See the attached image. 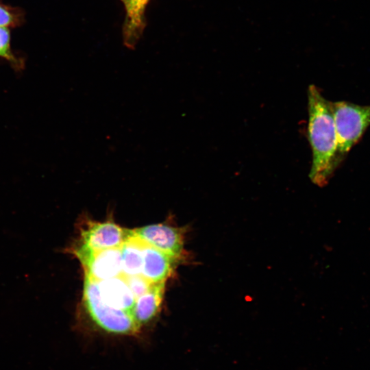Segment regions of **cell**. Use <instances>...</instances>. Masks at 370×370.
<instances>
[{
	"mask_svg": "<svg viewBox=\"0 0 370 370\" xmlns=\"http://www.w3.org/2000/svg\"><path fill=\"white\" fill-rule=\"evenodd\" d=\"M125 278L136 299L147 293L150 289L152 284H153L149 282L142 275L125 276Z\"/></svg>",
	"mask_w": 370,
	"mask_h": 370,
	"instance_id": "5bb4252c",
	"label": "cell"
},
{
	"mask_svg": "<svg viewBox=\"0 0 370 370\" xmlns=\"http://www.w3.org/2000/svg\"><path fill=\"white\" fill-rule=\"evenodd\" d=\"M130 234V230L124 229L112 221H90L80 230L79 239L66 251L68 253L88 252L121 247Z\"/></svg>",
	"mask_w": 370,
	"mask_h": 370,
	"instance_id": "277c9868",
	"label": "cell"
},
{
	"mask_svg": "<svg viewBox=\"0 0 370 370\" xmlns=\"http://www.w3.org/2000/svg\"><path fill=\"white\" fill-rule=\"evenodd\" d=\"M150 0H124L125 17L123 25L124 45L134 49L146 25L145 12Z\"/></svg>",
	"mask_w": 370,
	"mask_h": 370,
	"instance_id": "9c48e42d",
	"label": "cell"
},
{
	"mask_svg": "<svg viewBox=\"0 0 370 370\" xmlns=\"http://www.w3.org/2000/svg\"><path fill=\"white\" fill-rule=\"evenodd\" d=\"M308 136L312 151L309 177L312 183L322 187L328 183L340 164L331 101L313 84L308 88Z\"/></svg>",
	"mask_w": 370,
	"mask_h": 370,
	"instance_id": "6da1fadb",
	"label": "cell"
},
{
	"mask_svg": "<svg viewBox=\"0 0 370 370\" xmlns=\"http://www.w3.org/2000/svg\"><path fill=\"white\" fill-rule=\"evenodd\" d=\"M164 286V282L152 284L147 293L136 299L132 315L140 330L158 313L163 299Z\"/></svg>",
	"mask_w": 370,
	"mask_h": 370,
	"instance_id": "30bf717a",
	"label": "cell"
},
{
	"mask_svg": "<svg viewBox=\"0 0 370 370\" xmlns=\"http://www.w3.org/2000/svg\"><path fill=\"white\" fill-rule=\"evenodd\" d=\"M337 138V158L341 164L370 125V105L346 101L331 102Z\"/></svg>",
	"mask_w": 370,
	"mask_h": 370,
	"instance_id": "3957f363",
	"label": "cell"
},
{
	"mask_svg": "<svg viewBox=\"0 0 370 370\" xmlns=\"http://www.w3.org/2000/svg\"><path fill=\"white\" fill-rule=\"evenodd\" d=\"M123 275H141L143 257V241L130 230V234L121 247Z\"/></svg>",
	"mask_w": 370,
	"mask_h": 370,
	"instance_id": "8fae6325",
	"label": "cell"
},
{
	"mask_svg": "<svg viewBox=\"0 0 370 370\" xmlns=\"http://www.w3.org/2000/svg\"><path fill=\"white\" fill-rule=\"evenodd\" d=\"M10 40L9 28L0 27V58L7 61L16 71H21L25 67V61L14 53Z\"/></svg>",
	"mask_w": 370,
	"mask_h": 370,
	"instance_id": "7c38bea8",
	"label": "cell"
},
{
	"mask_svg": "<svg viewBox=\"0 0 370 370\" xmlns=\"http://www.w3.org/2000/svg\"><path fill=\"white\" fill-rule=\"evenodd\" d=\"M132 230L140 239L179 262L186 258L184 248L185 229L158 223Z\"/></svg>",
	"mask_w": 370,
	"mask_h": 370,
	"instance_id": "5b68a950",
	"label": "cell"
},
{
	"mask_svg": "<svg viewBox=\"0 0 370 370\" xmlns=\"http://www.w3.org/2000/svg\"><path fill=\"white\" fill-rule=\"evenodd\" d=\"M121 1L122 2H123V1H124V0H121Z\"/></svg>",
	"mask_w": 370,
	"mask_h": 370,
	"instance_id": "9a60e30c",
	"label": "cell"
},
{
	"mask_svg": "<svg viewBox=\"0 0 370 370\" xmlns=\"http://www.w3.org/2000/svg\"><path fill=\"white\" fill-rule=\"evenodd\" d=\"M143 263L141 275L151 283L163 282L169 278L175 264L180 262L143 241Z\"/></svg>",
	"mask_w": 370,
	"mask_h": 370,
	"instance_id": "52a82bcc",
	"label": "cell"
},
{
	"mask_svg": "<svg viewBox=\"0 0 370 370\" xmlns=\"http://www.w3.org/2000/svg\"><path fill=\"white\" fill-rule=\"evenodd\" d=\"M25 21V13L18 7L0 3V27H16Z\"/></svg>",
	"mask_w": 370,
	"mask_h": 370,
	"instance_id": "4fadbf2b",
	"label": "cell"
},
{
	"mask_svg": "<svg viewBox=\"0 0 370 370\" xmlns=\"http://www.w3.org/2000/svg\"><path fill=\"white\" fill-rule=\"evenodd\" d=\"M97 285L101 297L106 304L113 308L128 312L132 315L136 297L125 275H121L98 282Z\"/></svg>",
	"mask_w": 370,
	"mask_h": 370,
	"instance_id": "ba28073f",
	"label": "cell"
},
{
	"mask_svg": "<svg viewBox=\"0 0 370 370\" xmlns=\"http://www.w3.org/2000/svg\"><path fill=\"white\" fill-rule=\"evenodd\" d=\"M83 301L95 325L101 330L115 335L133 336L140 329L132 316L109 306L101 297L97 282L84 276Z\"/></svg>",
	"mask_w": 370,
	"mask_h": 370,
	"instance_id": "7a4b0ae2",
	"label": "cell"
},
{
	"mask_svg": "<svg viewBox=\"0 0 370 370\" xmlns=\"http://www.w3.org/2000/svg\"><path fill=\"white\" fill-rule=\"evenodd\" d=\"M81 262L84 276L101 282L123 275L121 247L95 251H73Z\"/></svg>",
	"mask_w": 370,
	"mask_h": 370,
	"instance_id": "8992f818",
	"label": "cell"
}]
</instances>
